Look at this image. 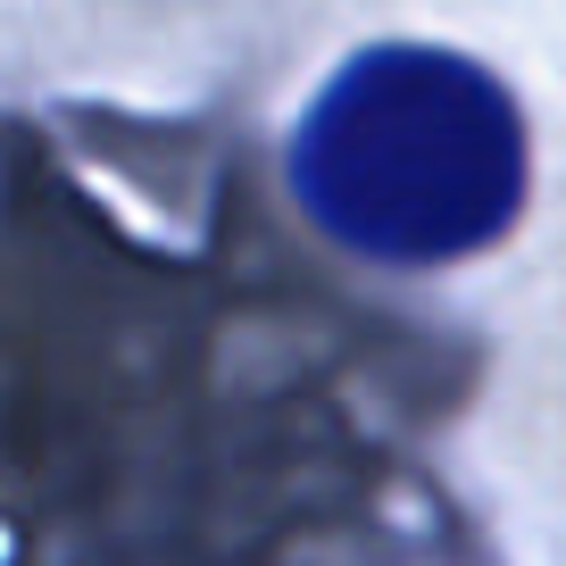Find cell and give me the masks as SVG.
Instances as JSON below:
<instances>
[{
  "instance_id": "obj_1",
  "label": "cell",
  "mask_w": 566,
  "mask_h": 566,
  "mask_svg": "<svg viewBox=\"0 0 566 566\" xmlns=\"http://www.w3.org/2000/svg\"><path fill=\"white\" fill-rule=\"evenodd\" d=\"M292 192L358 259H475L525 209V117L475 59L375 42L308 101L292 134Z\"/></svg>"
}]
</instances>
